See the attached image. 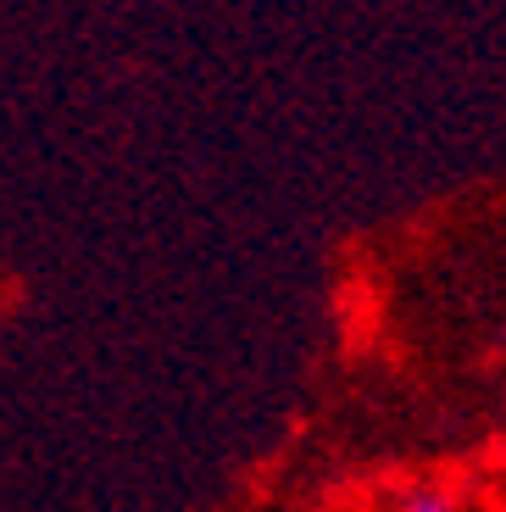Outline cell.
<instances>
[{
	"instance_id": "obj_1",
	"label": "cell",
	"mask_w": 506,
	"mask_h": 512,
	"mask_svg": "<svg viewBox=\"0 0 506 512\" xmlns=\"http://www.w3.org/2000/svg\"><path fill=\"white\" fill-rule=\"evenodd\" d=\"M390 512H462V496L451 485H412L395 496Z\"/></svg>"
}]
</instances>
